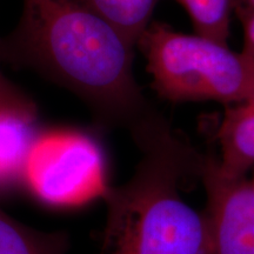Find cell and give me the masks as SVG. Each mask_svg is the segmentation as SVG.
Wrapping results in <instances>:
<instances>
[{
	"instance_id": "6da1fadb",
	"label": "cell",
	"mask_w": 254,
	"mask_h": 254,
	"mask_svg": "<svg viewBox=\"0 0 254 254\" xmlns=\"http://www.w3.org/2000/svg\"><path fill=\"white\" fill-rule=\"evenodd\" d=\"M135 49L80 0H23L17 26L0 37V63L69 92L98 127L124 129L138 146L168 122L136 81Z\"/></svg>"
},
{
	"instance_id": "8992f818",
	"label": "cell",
	"mask_w": 254,
	"mask_h": 254,
	"mask_svg": "<svg viewBox=\"0 0 254 254\" xmlns=\"http://www.w3.org/2000/svg\"><path fill=\"white\" fill-rule=\"evenodd\" d=\"M37 105L0 107V190L23 183L25 165L39 134Z\"/></svg>"
},
{
	"instance_id": "7a4b0ae2",
	"label": "cell",
	"mask_w": 254,
	"mask_h": 254,
	"mask_svg": "<svg viewBox=\"0 0 254 254\" xmlns=\"http://www.w3.org/2000/svg\"><path fill=\"white\" fill-rule=\"evenodd\" d=\"M141 158L127 182L110 186L100 254H212L206 212L182 195L198 178L205 155L171 125L139 146Z\"/></svg>"
},
{
	"instance_id": "52a82bcc",
	"label": "cell",
	"mask_w": 254,
	"mask_h": 254,
	"mask_svg": "<svg viewBox=\"0 0 254 254\" xmlns=\"http://www.w3.org/2000/svg\"><path fill=\"white\" fill-rule=\"evenodd\" d=\"M219 173L227 179H244L254 170V107L247 103L228 105L218 128Z\"/></svg>"
},
{
	"instance_id": "5b68a950",
	"label": "cell",
	"mask_w": 254,
	"mask_h": 254,
	"mask_svg": "<svg viewBox=\"0 0 254 254\" xmlns=\"http://www.w3.org/2000/svg\"><path fill=\"white\" fill-rule=\"evenodd\" d=\"M207 207L212 254H254V186L251 180L227 179L217 161L205 155L199 174Z\"/></svg>"
},
{
	"instance_id": "9c48e42d",
	"label": "cell",
	"mask_w": 254,
	"mask_h": 254,
	"mask_svg": "<svg viewBox=\"0 0 254 254\" xmlns=\"http://www.w3.org/2000/svg\"><path fill=\"white\" fill-rule=\"evenodd\" d=\"M95 13L116 26L136 46L146 28L153 21L161 0H80Z\"/></svg>"
},
{
	"instance_id": "9a60e30c",
	"label": "cell",
	"mask_w": 254,
	"mask_h": 254,
	"mask_svg": "<svg viewBox=\"0 0 254 254\" xmlns=\"http://www.w3.org/2000/svg\"><path fill=\"white\" fill-rule=\"evenodd\" d=\"M254 171V170H253ZM251 183H252V185L254 186V174H253V180H251Z\"/></svg>"
},
{
	"instance_id": "ba28073f",
	"label": "cell",
	"mask_w": 254,
	"mask_h": 254,
	"mask_svg": "<svg viewBox=\"0 0 254 254\" xmlns=\"http://www.w3.org/2000/svg\"><path fill=\"white\" fill-rule=\"evenodd\" d=\"M69 247L71 237L65 230L27 226L0 208V254H67Z\"/></svg>"
},
{
	"instance_id": "5bb4252c",
	"label": "cell",
	"mask_w": 254,
	"mask_h": 254,
	"mask_svg": "<svg viewBox=\"0 0 254 254\" xmlns=\"http://www.w3.org/2000/svg\"><path fill=\"white\" fill-rule=\"evenodd\" d=\"M245 103H247L249 105H251V106H252V107H254V90H253L252 93H251V95L249 97V99H247Z\"/></svg>"
},
{
	"instance_id": "3957f363",
	"label": "cell",
	"mask_w": 254,
	"mask_h": 254,
	"mask_svg": "<svg viewBox=\"0 0 254 254\" xmlns=\"http://www.w3.org/2000/svg\"><path fill=\"white\" fill-rule=\"evenodd\" d=\"M147 63L152 87L172 103H245L254 90V62L227 43L186 34L152 21L136 43Z\"/></svg>"
},
{
	"instance_id": "30bf717a",
	"label": "cell",
	"mask_w": 254,
	"mask_h": 254,
	"mask_svg": "<svg viewBox=\"0 0 254 254\" xmlns=\"http://www.w3.org/2000/svg\"><path fill=\"white\" fill-rule=\"evenodd\" d=\"M190 15L194 32L227 43L237 0H176Z\"/></svg>"
},
{
	"instance_id": "7c38bea8",
	"label": "cell",
	"mask_w": 254,
	"mask_h": 254,
	"mask_svg": "<svg viewBox=\"0 0 254 254\" xmlns=\"http://www.w3.org/2000/svg\"><path fill=\"white\" fill-rule=\"evenodd\" d=\"M243 23L244 46L241 52L254 62V11L238 14Z\"/></svg>"
},
{
	"instance_id": "8fae6325",
	"label": "cell",
	"mask_w": 254,
	"mask_h": 254,
	"mask_svg": "<svg viewBox=\"0 0 254 254\" xmlns=\"http://www.w3.org/2000/svg\"><path fill=\"white\" fill-rule=\"evenodd\" d=\"M31 105H36V103L17 85L8 80L0 69V107L31 106Z\"/></svg>"
},
{
	"instance_id": "277c9868",
	"label": "cell",
	"mask_w": 254,
	"mask_h": 254,
	"mask_svg": "<svg viewBox=\"0 0 254 254\" xmlns=\"http://www.w3.org/2000/svg\"><path fill=\"white\" fill-rule=\"evenodd\" d=\"M23 184L51 207H81L103 199L110 187L103 148L80 129H40L28 153Z\"/></svg>"
},
{
	"instance_id": "4fadbf2b",
	"label": "cell",
	"mask_w": 254,
	"mask_h": 254,
	"mask_svg": "<svg viewBox=\"0 0 254 254\" xmlns=\"http://www.w3.org/2000/svg\"><path fill=\"white\" fill-rule=\"evenodd\" d=\"M251 11H254V0H237L236 12L234 13L240 14Z\"/></svg>"
}]
</instances>
